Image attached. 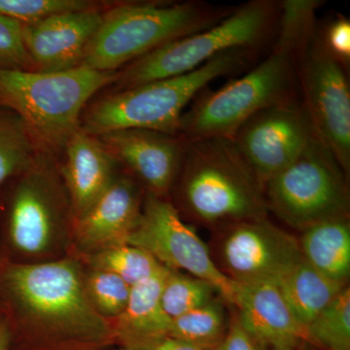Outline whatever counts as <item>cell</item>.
I'll return each mask as SVG.
<instances>
[{
    "label": "cell",
    "instance_id": "8992f818",
    "mask_svg": "<svg viewBox=\"0 0 350 350\" xmlns=\"http://www.w3.org/2000/svg\"><path fill=\"white\" fill-rule=\"evenodd\" d=\"M280 2L251 0L234 7L217 24L175 39L126 64L117 80L120 90L186 75L211 59L236 49L257 50L275 34Z\"/></svg>",
    "mask_w": 350,
    "mask_h": 350
},
{
    "label": "cell",
    "instance_id": "7a4b0ae2",
    "mask_svg": "<svg viewBox=\"0 0 350 350\" xmlns=\"http://www.w3.org/2000/svg\"><path fill=\"white\" fill-rule=\"evenodd\" d=\"M255 50L227 51L186 75L120 90L96 100L84 116L83 131L100 137L110 131L140 129L179 135L183 113L211 82L239 72Z\"/></svg>",
    "mask_w": 350,
    "mask_h": 350
},
{
    "label": "cell",
    "instance_id": "d6986e66",
    "mask_svg": "<svg viewBox=\"0 0 350 350\" xmlns=\"http://www.w3.org/2000/svg\"><path fill=\"white\" fill-rule=\"evenodd\" d=\"M169 271L163 266L155 275L131 287L125 310L110 321L115 345L135 350L169 336L172 320L161 304L163 283Z\"/></svg>",
    "mask_w": 350,
    "mask_h": 350
},
{
    "label": "cell",
    "instance_id": "7402d4cb",
    "mask_svg": "<svg viewBox=\"0 0 350 350\" xmlns=\"http://www.w3.org/2000/svg\"><path fill=\"white\" fill-rule=\"evenodd\" d=\"M322 5L323 2L320 0L280 2L273 47L298 59L317 34V14Z\"/></svg>",
    "mask_w": 350,
    "mask_h": 350
},
{
    "label": "cell",
    "instance_id": "83f0119b",
    "mask_svg": "<svg viewBox=\"0 0 350 350\" xmlns=\"http://www.w3.org/2000/svg\"><path fill=\"white\" fill-rule=\"evenodd\" d=\"M82 280L88 300L100 317L110 322L124 312L131 290L125 280L109 271L89 268L85 265Z\"/></svg>",
    "mask_w": 350,
    "mask_h": 350
},
{
    "label": "cell",
    "instance_id": "44dd1931",
    "mask_svg": "<svg viewBox=\"0 0 350 350\" xmlns=\"http://www.w3.org/2000/svg\"><path fill=\"white\" fill-rule=\"evenodd\" d=\"M273 283L296 319L306 327L347 286L326 278L304 258Z\"/></svg>",
    "mask_w": 350,
    "mask_h": 350
},
{
    "label": "cell",
    "instance_id": "e0dca14e",
    "mask_svg": "<svg viewBox=\"0 0 350 350\" xmlns=\"http://www.w3.org/2000/svg\"><path fill=\"white\" fill-rule=\"evenodd\" d=\"M238 285L239 323L260 345L271 349L312 344L308 329L296 319L275 283Z\"/></svg>",
    "mask_w": 350,
    "mask_h": 350
},
{
    "label": "cell",
    "instance_id": "9c48e42d",
    "mask_svg": "<svg viewBox=\"0 0 350 350\" xmlns=\"http://www.w3.org/2000/svg\"><path fill=\"white\" fill-rule=\"evenodd\" d=\"M345 176L335 157L315 137L291 165L265 183L267 207L301 230L347 217L349 198Z\"/></svg>",
    "mask_w": 350,
    "mask_h": 350
},
{
    "label": "cell",
    "instance_id": "836d02e7",
    "mask_svg": "<svg viewBox=\"0 0 350 350\" xmlns=\"http://www.w3.org/2000/svg\"><path fill=\"white\" fill-rule=\"evenodd\" d=\"M11 333L5 315L0 310V350L10 349Z\"/></svg>",
    "mask_w": 350,
    "mask_h": 350
},
{
    "label": "cell",
    "instance_id": "e575fe53",
    "mask_svg": "<svg viewBox=\"0 0 350 350\" xmlns=\"http://www.w3.org/2000/svg\"><path fill=\"white\" fill-rule=\"evenodd\" d=\"M266 350H304L303 347H271Z\"/></svg>",
    "mask_w": 350,
    "mask_h": 350
},
{
    "label": "cell",
    "instance_id": "8fae6325",
    "mask_svg": "<svg viewBox=\"0 0 350 350\" xmlns=\"http://www.w3.org/2000/svg\"><path fill=\"white\" fill-rule=\"evenodd\" d=\"M128 244L150 253L157 261L174 271L211 283L228 303L236 306L239 286L216 266L206 244L183 222L178 209L165 198L147 194L139 224Z\"/></svg>",
    "mask_w": 350,
    "mask_h": 350
},
{
    "label": "cell",
    "instance_id": "d590c367",
    "mask_svg": "<svg viewBox=\"0 0 350 350\" xmlns=\"http://www.w3.org/2000/svg\"><path fill=\"white\" fill-rule=\"evenodd\" d=\"M4 260H5V258H3L0 255V266H1L2 262H3ZM0 310H1V306H0Z\"/></svg>",
    "mask_w": 350,
    "mask_h": 350
},
{
    "label": "cell",
    "instance_id": "f546056e",
    "mask_svg": "<svg viewBox=\"0 0 350 350\" xmlns=\"http://www.w3.org/2000/svg\"><path fill=\"white\" fill-rule=\"evenodd\" d=\"M31 64L23 25L0 14V68L29 70Z\"/></svg>",
    "mask_w": 350,
    "mask_h": 350
},
{
    "label": "cell",
    "instance_id": "5b68a950",
    "mask_svg": "<svg viewBox=\"0 0 350 350\" xmlns=\"http://www.w3.org/2000/svg\"><path fill=\"white\" fill-rule=\"evenodd\" d=\"M116 80V72L82 66L57 72L0 68V101L22 119L36 142L64 147L81 126L88 100Z\"/></svg>",
    "mask_w": 350,
    "mask_h": 350
},
{
    "label": "cell",
    "instance_id": "603a6c76",
    "mask_svg": "<svg viewBox=\"0 0 350 350\" xmlns=\"http://www.w3.org/2000/svg\"><path fill=\"white\" fill-rule=\"evenodd\" d=\"M36 140L16 113L0 110V185L36 161Z\"/></svg>",
    "mask_w": 350,
    "mask_h": 350
},
{
    "label": "cell",
    "instance_id": "1f68e13d",
    "mask_svg": "<svg viewBox=\"0 0 350 350\" xmlns=\"http://www.w3.org/2000/svg\"><path fill=\"white\" fill-rule=\"evenodd\" d=\"M257 340L251 337L239 323L238 317L232 319L228 327L227 334L220 345L214 350H266Z\"/></svg>",
    "mask_w": 350,
    "mask_h": 350
},
{
    "label": "cell",
    "instance_id": "ba28073f",
    "mask_svg": "<svg viewBox=\"0 0 350 350\" xmlns=\"http://www.w3.org/2000/svg\"><path fill=\"white\" fill-rule=\"evenodd\" d=\"M73 215L61 172L47 159L19 175L7 221V243L22 264L56 261L70 252Z\"/></svg>",
    "mask_w": 350,
    "mask_h": 350
},
{
    "label": "cell",
    "instance_id": "6da1fadb",
    "mask_svg": "<svg viewBox=\"0 0 350 350\" xmlns=\"http://www.w3.org/2000/svg\"><path fill=\"white\" fill-rule=\"evenodd\" d=\"M83 264L56 261L0 266V306L11 333L9 350H103L115 345L110 322L94 310L83 286Z\"/></svg>",
    "mask_w": 350,
    "mask_h": 350
},
{
    "label": "cell",
    "instance_id": "3957f363",
    "mask_svg": "<svg viewBox=\"0 0 350 350\" xmlns=\"http://www.w3.org/2000/svg\"><path fill=\"white\" fill-rule=\"evenodd\" d=\"M234 8L202 1L121 4L103 14L81 66L115 72L170 41L213 27Z\"/></svg>",
    "mask_w": 350,
    "mask_h": 350
},
{
    "label": "cell",
    "instance_id": "5bb4252c",
    "mask_svg": "<svg viewBox=\"0 0 350 350\" xmlns=\"http://www.w3.org/2000/svg\"><path fill=\"white\" fill-rule=\"evenodd\" d=\"M144 204L135 181L117 174L105 194L73 222L69 255L84 257L128 244L131 232L139 224Z\"/></svg>",
    "mask_w": 350,
    "mask_h": 350
},
{
    "label": "cell",
    "instance_id": "4fadbf2b",
    "mask_svg": "<svg viewBox=\"0 0 350 350\" xmlns=\"http://www.w3.org/2000/svg\"><path fill=\"white\" fill-rule=\"evenodd\" d=\"M221 257L226 275L238 284L275 282L303 259L299 241L264 217L234 223Z\"/></svg>",
    "mask_w": 350,
    "mask_h": 350
},
{
    "label": "cell",
    "instance_id": "ac0fdd59",
    "mask_svg": "<svg viewBox=\"0 0 350 350\" xmlns=\"http://www.w3.org/2000/svg\"><path fill=\"white\" fill-rule=\"evenodd\" d=\"M59 169L70 202L73 222L88 213L116 177L114 157L98 137L79 129L66 146Z\"/></svg>",
    "mask_w": 350,
    "mask_h": 350
},
{
    "label": "cell",
    "instance_id": "cb8c5ba5",
    "mask_svg": "<svg viewBox=\"0 0 350 350\" xmlns=\"http://www.w3.org/2000/svg\"><path fill=\"white\" fill-rule=\"evenodd\" d=\"M77 258L89 268L118 275L131 287L155 275L163 267L150 253L131 244Z\"/></svg>",
    "mask_w": 350,
    "mask_h": 350
},
{
    "label": "cell",
    "instance_id": "484cf974",
    "mask_svg": "<svg viewBox=\"0 0 350 350\" xmlns=\"http://www.w3.org/2000/svg\"><path fill=\"white\" fill-rule=\"evenodd\" d=\"M312 344L327 350H350V290L345 286L306 326Z\"/></svg>",
    "mask_w": 350,
    "mask_h": 350
},
{
    "label": "cell",
    "instance_id": "7c38bea8",
    "mask_svg": "<svg viewBox=\"0 0 350 350\" xmlns=\"http://www.w3.org/2000/svg\"><path fill=\"white\" fill-rule=\"evenodd\" d=\"M314 137L308 113L296 98L253 115L232 139L264 186L291 165Z\"/></svg>",
    "mask_w": 350,
    "mask_h": 350
},
{
    "label": "cell",
    "instance_id": "9a60e30c",
    "mask_svg": "<svg viewBox=\"0 0 350 350\" xmlns=\"http://www.w3.org/2000/svg\"><path fill=\"white\" fill-rule=\"evenodd\" d=\"M98 139L147 188L165 198L175 184L185 153L186 139L160 131L129 129L110 131Z\"/></svg>",
    "mask_w": 350,
    "mask_h": 350
},
{
    "label": "cell",
    "instance_id": "4316f807",
    "mask_svg": "<svg viewBox=\"0 0 350 350\" xmlns=\"http://www.w3.org/2000/svg\"><path fill=\"white\" fill-rule=\"evenodd\" d=\"M214 292L215 288L206 280L170 269L163 280L161 304L172 320L213 301Z\"/></svg>",
    "mask_w": 350,
    "mask_h": 350
},
{
    "label": "cell",
    "instance_id": "30bf717a",
    "mask_svg": "<svg viewBox=\"0 0 350 350\" xmlns=\"http://www.w3.org/2000/svg\"><path fill=\"white\" fill-rule=\"evenodd\" d=\"M299 88L315 137L350 170V88L347 68L327 50L321 34L297 59Z\"/></svg>",
    "mask_w": 350,
    "mask_h": 350
},
{
    "label": "cell",
    "instance_id": "52a82bcc",
    "mask_svg": "<svg viewBox=\"0 0 350 350\" xmlns=\"http://www.w3.org/2000/svg\"><path fill=\"white\" fill-rule=\"evenodd\" d=\"M297 59L273 47L269 56L216 91H202L183 113L179 135L186 140L232 138L253 115L296 100Z\"/></svg>",
    "mask_w": 350,
    "mask_h": 350
},
{
    "label": "cell",
    "instance_id": "277c9868",
    "mask_svg": "<svg viewBox=\"0 0 350 350\" xmlns=\"http://www.w3.org/2000/svg\"><path fill=\"white\" fill-rule=\"evenodd\" d=\"M178 177L182 206L204 222L238 223L266 211L264 186L232 138L186 140Z\"/></svg>",
    "mask_w": 350,
    "mask_h": 350
},
{
    "label": "cell",
    "instance_id": "ffe728a7",
    "mask_svg": "<svg viewBox=\"0 0 350 350\" xmlns=\"http://www.w3.org/2000/svg\"><path fill=\"white\" fill-rule=\"evenodd\" d=\"M299 243L308 265L334 282L347 284L350 273V227L347 217L306 228Z\"/></svg>",
    "mask_w": 350,
    "mask_h": 350
},
{
    "label": "cell",
    "instance_id": "2e32d148",
    "mask_svg": "<svg viewBox=\"0 0 350 350\" xmlns=\"http://www.w3.org/2000/svg\"><path fill=\"white\" fill-rule=\"evenodd\" d=\"M103 13L98 9L53 16L23 25L25 49L39 72H57L81 66Z\"/></svg>",
    "mask_w": 350,
    "mask_h": 350
},
{
    "label": "cell",
    "instance_id": "8d00e7d4",
    "mask_svg": "<svg viewBox=\"0 0 350 350\" xmlns=\"http://www.w3.org/2000/svg\"><path fill=\"white\" fill-rule=\"evenodd\" d=\"M118 350H126V349H120Z\"/></svg>",
    "mask_w": 350,
    "mask_h": 350
},
{
    "label": "cell",
    "instance_id": "4dcf8cb0",
    "mask_svg": "<svg viewBox=\"0 0 350 350\" xmlns=\"http://www.w3.org/2000/svg\"><path fill=\"white\" fill-rule=\"evenodd\" d=\"M321 34L327 50L340 62L345 68L350 62V22L344 16L338 15Z\"/></svg>",
    "mask_w": 350,
    "mask_h": 350
},
{
    "label": "cell",
    "instance_id": "d4e9b609",
    "mask_svg": "<svg viewBox=\"0 0 350 350\" xmlns=\"http://www.w3.org/2000/svg\"><path fill=\"white\" fill-rule=\"evenodd\" d=\"M227 331L224 308L213 300L172 319L169 336L199 349L214 350L223 342Z\"/></svg>",
    "mask_w": 350,
    "mask_h": 350
},
{
    "label": "cell",
    "instance_id": "f1b7e54d",
    "mask_svg": "<svg viewBox=\"0 0 350 350\" xmlns=\"http://www.w3.org/2000/svg\"><path fill=\"white\" fill-rule=\"evenodd\" d=\"M85 0H0V14L22 25L36 24L59 14L94 8Z\"/></svg>",
    "mask_w": 350,
    "mask_h": 350
},
{
    "label": "cell",
    "instance_id": "d6a6232c",
    "mask_svg": "<svg viewBox=\"0 0 350 350\" xmlns=\"http://www.w3.org/2000/svg\"><path fill=\"white\" fill-rule=\"evenodd\" d=\"M135 350H204L170 336L158 338Z\"/></svg>",
    "mask_w": 350,
    "mask_h": 350
}]
</instances>
